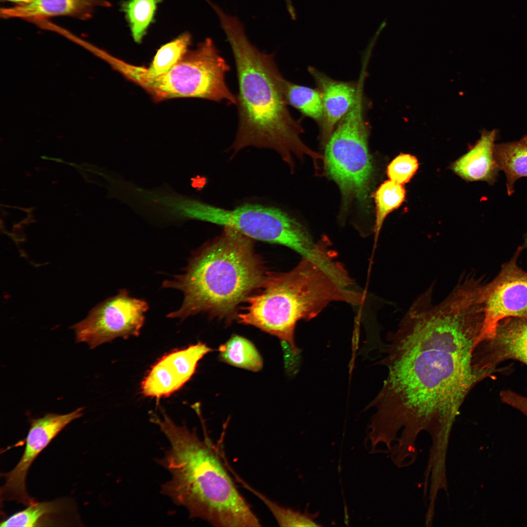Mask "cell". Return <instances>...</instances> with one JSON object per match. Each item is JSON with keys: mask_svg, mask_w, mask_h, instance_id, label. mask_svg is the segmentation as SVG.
<instances>
[{"mask_svg": "<svg viewBox=\"0 0 527 527\" xmlns=\"http://www.w3.org/2000/svg\"><path fill=\"white\" fill-rule=\"evenodd\" d=\"M211 351L206 344L199 342L163 356L152 367L142 381V394L160 398L178 390L195 373L200 360Z\"/></svg>", "mask_w": 527, "mask_h": 527, "instance_id": "7c38bea8", "label": "cell"}, {"mask_svg": "<svg viewBox=\"0 0 527 527\" xmlns=\"http://www.w3.org/2000/svg\"><path fill=\"white\" fill-rule=\"evenodd\" d=\"M501 400L505 404L519 410L527 416V397L510 390H504L500 393Z\"/></svg>", "mask_w": 527, "mask_h": 527, "instance_id": "484cf974", "label": "cell"}, {"mask_svg": "<svg viewBox=\"0 0 527 527\" xmlns=\"http://www.w3.org/2000/svg\"><path fill=\"white\" fill-rule=\"evenodd\" d=\"M149 305L133 297L126 289L99 304L83 320L73 325L77 343L93 349L119 337L137 336L145 322Z\"/></svg>", "mask_w": 527, "mask_h": 527, "instance_id": "9c48e42d", "label": "cell"}, {"mask_svg": "<svg viewBox=\"0 0 527 527\" xmlns=\"http://www.w3.org/2000/svg\"><path fill=\"white\" fill-rule=\"evenodd\" d=\"M66 507L62 500L37 503L27 506L0 523V527L42 526L48 523L49 517L61 513Z\"/></svg>", "mask_w": 527, "mask_h": 527, "instance_id": "ffe728a7", "label": "cell"}, {"mask_svg": "<svg viewBox=\"0 0 527 527\" xmlns=\"http://www.w3.org/2000/svg\"><path fill=\"white\" fill-rule=\"evenodd\" d=\"M113 68L144 90L156 102L178 98H195L236 104V96L226 84L230 67L210 38L188 50L169 70L154 73L148 67L106 57Z\"/></svg>", "mask_w": 527, "mask_h": 527, "instance_id": "8992f818", "label": "cell"}, {"mask_svg": "<svg viewBox=\"0 0 527 527\" xmlns=\"http://www.w3.org/2000/svg\"><path fill=\"white\" fill-rule=\"evenodd\" d=\"M219 358L233 366L252 371L263 367V360L255 345L247 339L234 335L219 347Z\"/></svg>", "mask_w": 527, "mask_h": 527, "instance_id": "ac0fdd59", "label": "cell"}, {"mask_svg": "<svg viewBox=\"0 0 527 527\" xmlns=\"http://www.w3.org/2000/svg\"><path fill=\"white\" fill-rule=\"evenodd\" d=\"M480 352L486 369H496L499 364L508 360L527 365V316L501 320L494 337L481 344Z\"/></svg>", "mask_w": 527, "mask_h": 527, "instance_id": "4fadbf2b", "label": "cell"}, {"mask_svg": "<svg viewBox=\"0 0 527 527\" xmlns=\"http://www.w3.org/2000/svg\"><path fill=\"white\" fill-rule=\"evenodd\" d=\"M161 0H129L122 6L129 23L134 40L141 42L152 22L157 4Z\"/></svg>", "mask_w": 527, "mask_h": 527, "instance_id": "7402d4cb", "label": "cell"}, {"mask_svg": "<svg viewBox=\"0 0 527 527\" xmlns=\"http://www.w3.org/2000/svg\"><path fill=\"white\" fill-rule=\"evenodd\" d=\"M167 438L170 447L160 464L171 474L162 492L186 508L191 518L215 527H260V522L237 489L219 455L207 439L175 424L166 413L151 417Z\"/></svg>", "mask_w": 527, "mask_h": 527, "instance_id": "277c9868", "label": "cell"}, {"mask_svg": "<svg viewBox=\"0 0 527 527\" xmlns=\"http://www.w3.org/2000/svg\"><path fill=\"white\" fill-rule=\"evenodd\" d=\"M81 407L65 414L47 413L43 417L31 419L22 455L16 466L4 473L5 483L1 488L4 500H14L28 506L35 501L27 494L25 486L28 469L40 452L68 424L82 415Z\"/></svg>", "mask_w": 527, "mask_h": 527, "instance_id": "8fae6325", "label": "cell"}, {"mask_svg": "<svg viewBox=\"0 0 527 527\" xmlns=\"http://www.w3.org/2000/svg\"><path fill=\"white\" fill-rule=\"evenodd\" d=\"M198 221L234 228L253 240L286 246L303 257H314L320 249L300 222L274 206L245 203L228 209L202 201Z\"/></svg>", "mask_w": 527, "mask_h": 527, "instance_id": "ba28073f", "label": "cell"}, {"mask_svg": "<svg viewBox=\"0 0 527 527\" xmlns=\"http://www.w3.org/2000/svg\"><path fill=\"white\" fill-rule=\"evenodd\" d=\"M405 190L402 184L388 180L383 182L374 194L376 220L374 231L377 239L387 216L404 202Z\"/></svg>", "mask_w": 527, "mask_h": 527, "instance_id": "44dd1931", "label": "cell"}, {"mask_svg": "<svg viewBox=\"0 0 527 527\" xmlns=\"http://www.w3.org/2000/svg\"><path fill=\"white\" fill-rule=\"evenodd\" d=\"M98 5L109 6L107 0H32L0 10L4 18H43L56 16H83Z\"/></svg>", "mask_w": 527, "mask_h": 527, "instance_id": "2e32d148", "label": "cell"}, {"mask_svg": "<svg viewBox=\"0 0 527 527\" xmlns=\"http://www.w3.org/2000/svg\"><path fill=\"white\" fill-rule=\"evenodd\" d=\"M418 167V161L415 156L401 154L387 166V174L390 180L403 185L410 181Z\"/></svg>", "mask_w": 527, "mask_h": 527, "instance_id": "d4e9b609", "label": "cell"}, {"mask_svg": "<svg viewBox=\"0 0 527 527\" xmlns=\"http://www.w3.org/2000/svg\"><path fill=\"white\" fill-rule=\"evenodd\" d=\"M494 156L499 169L505 172L509 195L515 182L527 177V135L519 141L495 145Z\"/></svg>", "mask_w": 527, "mask_h": 527, "instance_id": "e0dca14e", "label": "cell"}, {"mask_svg": "<svg viewBox=\"0 0 527 527\" xmlns=\"http://www.w3.org/2000/svg\"><path fill=\"white\" fill-rule=\"evenodd\" d=\"M365 79L364 76L359 77L353 106L324 146V170L338 185L345 203L365 200L372 177L368 144L369 129L364 113Z\"/></svg>", "mask_w": 527, "mask_h": 527, "instance_id": "52a82bcc", "label": "cell"}, {"mask_svg": "<svg viewBox=\"0 0 527 527\" xmlns=\"http://www.w3.org/2000/svg\"><path fill=\"white\" fill-rule=\"evenodd\" d=\"M308 71L313 78L322 97L323 117L319 125L320 141L325 145L336 125L353 106L357 82L333 79L313 67Z\"/></svg>", "mask_w": 527, "mask_h": 527, "instance_id": "5bb4252c", "label": "cell"}, {"mask_svg": "<svg viewBox=\"0 0 527 527\" xmlns=\"http://www.w3.org/2000/svg\"><path fill=\"white\" fill-rule=\"evenodd\" d=\"M220 22L232 50L238 83V126L228 149L233 155L248 146L272 149L291 172L293 156L302 160L309 156L314 166L319 165L324 157L301 139L304 128L288 110L283 90L284 78L274 54L262 52L253 45L238 17L224 14Z\"/></svg>", "mask_w": 527, "mask_h": 527, "instance_id": "7a4b0ae2", "label": "cell"}, {"mask_svg": "<svg viewBox=\"0 0 527 527\" xmlns=\"http://www.w3.org/2000/svg\"><path fill=\"white\" fill-rule=\"evenodd\" d=\"M497 130H484L480 138L469 150L452 164L458 176L467 181H485L493 183L499 167L494 156V142Z\"/></svg>", "mask_w": 527, "mask_h": 527, "instance_id": "9a60e30c", "label": "cell"}, {"mask_svg": "<svg viewBox=\"0 0 527 527\" xmlns=\"http://www.w3.org/2000/svg\"><path fill=\"white\" fill-rule=\"evenodd\" d=\"M432 290L414 302L389 336L381 362L388 376L366 407L376 409L369 426L377 432L390 434L402 424L449 423L474 386L495 372L479 362L484 314L476 295L456 287L434 304Z\"/></svg>", "mask_w": 527, "mask_h": 527, "instance_id": "6da1fadb", "label": "cell"}, {"mask_svg": "<svg viewBox=\"0 0 527 527\" xmlns=\"http://www.w3.org/2000/svg\"><path fill=\"white\" fill-rule=\"evenodd\" d=\"M253 241L225 226L195 251L182 274L162 282V287L183 294L181 306L167 317L184 320L202 313L229 323L236 318L238 305L262 286L268 273Z\"/></svg>", "mask_w": 527, "mask_h": 527, "instance_id": "5b68a950", "label": "cell"}, {"mask_svg": "<svg viewBox=\"0 0 527 527\" xmlns=\"http://www.w3.org/2000/svg\"><path fill=\"white\" fill-rule=\"evenodd\" d=\"M283 90L288 105L320 125L323 108L321 95L317 88L295 84L284 79Z\"/></svg>", "mask_w": 527, "mask_h": 527, "instance_id": "d6986e66", "label": "cell"}, {"mask_svg": "<svg viewBox=\"0 0 527 527\" xmlns=\"http://www.w3.org/2000/svg\"><path fill=\"white\" fill-rule=\"evenodd\" d=\"M521 250H517L492 282L484 285V319L478 343L492 338L501 320L527 316V272L517 263Z\"/></svg>", "mask_w": 527, "mask_h": 527, "instance_id": "30bf717a", "label": "cell"}, {"mask_svg": "<svg viewBox=\"0 0 527 527\" xmlns=\"http://www.w3.org/2000/svg\"><path fill=\"white\" fill-rule=\"evenodd\" d=\"M526 243L527 244V237H526Z\"/></svg>", "mask_w": 527, "mask_h": 527, "instance_id": "83f0119b", "label": "cell"}, {"mask_svg": "<svg viewBox=\"0 0 527 527\" xmlns=\"http://www.w3.org/2000/svg\"><path fill=\"white\" fill-rule=\"evenodd\" d=\"M191 43V36L184 33L160 48L148 69L154 73L165 72L177 64L188 51Z\"/></svg>", "mask_w": 527, "mask_h": 527, "instance_id": "cb8c5ba5", "label": "cell"}, {"mask_svg": "<svg viewBox=\"0 0 527 527\" xmlns=\"http://www.w3.org/2000/svg\"><path fill=\"white\" fill-rule=\"evenodd\" d=\"M5 0L10 1H13V2H19V3H24V2H29V1H31L32 0Z\"/></svg>", "mask_w": 527, "mask_h": 527, "instance_id": "4316f807", "label": "cell"}, {"mask_svg": "<svg viewBox=\"0 0 527 527\" xmlns=\"http://www.w3.org/2000/svg\"><path fill=\"white\" fill-rule=\"evenodd\" d=\"M335 257L330 249L317 257H303L287 272H268L236 319L278 337L298 354L294 331L299 321L312 319L333 302L359 305L365 300L363 293L352 288L353 281Z\"/></svg>", "mask_w": 527, "mask_h": 527, "instance_id": "3957f363", "label": "cell"}, {"mask_svg": "<svg viewBox=\"0 0 527 527\" xmlns=\"http://www.w3.org/2000/svg\"><path fill=\"white\" fill-rule=\"evenodd\" d=\"M244 486L260 498L269 509L277 523L281 527H319L314 520L319 512L310 514L307 511L302 513L289 508L284 507L270 500L263 494L252 488L243 482Z\"/></svg>", "mask_w": 527, "mask_h": 527, "instance_id": "603a6c76", "label": "cell"}]
</instances>
